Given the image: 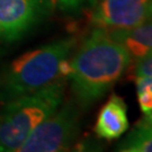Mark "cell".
<instances>
[{
    "mask_svg": "<svg viewBox=\"0 0 152 152\" xmlns=\"http://www.w3.org/2000/svg\"><path fill=\"white\" fill-rule=\"evenodd\" d=\"M131 61L129 51L107 29H94L70 60L68 78L79 106L89 107L105 96L124 75Z\"/></svg>",
    "mask_w": 152,
    "mask_h": 152,
    "instance_id": "6da1fadb",
    "label": "cell"
},
{
    "mask_svg": "<svg viewBox=\"0 0 152 152\" xmlns=\"http://www.w3.org/2000/svg\"><path fill=\"white\" fill-rule=\"evenodd\" d=\"M110 36L129 51L132 58H140L152 50V18L126 29L108 31Z\"/></svg>",
    "mask_w": 152,
    "mask_h": 152,
    "instance_id": "ba28073f",
    "label": "cell"
},
{
    "mask_svg": "<svg viewBox=\"0 0 152 152\" xmlns=\"http://www.w3.org/2000/svg\"><path fill=\"white\" fill-rule=\"evenodd\" d=\"M129 130L127 107L123 98L112 95L100 108L95 124V133L104 140L120 139Z\"/></svg>",
    "mask_w": 152,
    "mask_h": 152,
    "instance_id": "52a82bcc",
    "label": "cell"
},
{
    "mask_svg": "<svg viewBox=\"0 0 152 152\" xmlns=\"http://www.w3.org/2000/svg\"><path fill=\"white\" fill-rule=\"evenodd\" d=\"M152 18V0H102L94 6L90 22L107 31L126 29Z\"/></svg>",
    "mask_w": 152,
    "mask_h": 152,
    "instance_id": "5b68a950",
    "label": "cell"
},
{
    "mask_svg": "<svg viewBox=\"0 0 152 152\" xmlns=\"http://www.w3.org/2000/svg\"><path fill=\"white\" fill-rule=\"evenodd\" d=\"M137 102L140 105L142 113L144 115L152 112V91L145 88H137Z\"/></svg>",
    "mask_w": 152,
    "mask_h": 152,
    "instance_id": "7c38bea8",
    "label": "cell"
},
{
    "mask_svg": "<svg viewBox=\"0 0 152 152\" xmlns=\"http://www.w3.org/2000/svg\"><path fill=\"white\" fill-rule=\"evenodd\" d=\"M51 4L66 14L76 15L88 8H92L97 0H50Z\"/></svg>",
    "mask_w": 152,
    "mask_h": 152,
    "instance_id": "30bf717a",
    "label": "cell"
},
{
    "mask_svg": "<svg viewBox=\"0 0 152 152\" xmlns=\"http://www.w3.org/2000/svg\"><path fill=\"white\" fill-rule=\"evenodd\" d=\"M75 45V38H63L17 58L5 77L1 97L10 100L64 80L70 75L69 56Z\"/></svg>",
    "mask_w": 152,
    "mask_h": 152,
    "instance_id": "7a4b0ae2",
    "label": "cell"
},
{
    "mask_svg": "<svg viewBox=\"0 0 152 152\" xmlns=\"http://www.w3.org/2000/svg\"><path fill=\"white\" fill-rule=\"evenodd\" d=\"M134 76L152 77V50L136 59L134 64Z\"/></svg>",
    "mask_w": 152,
    "mask_h": 152,
    "instance_id": "8fae6325",
    "label": "cell"
},
{
    "mask_svg": "<svg viewBox=\"0 0 152 152\" xmlns=\"http://www.w3.org/2000/svg\"><path fill=\"white\" fill-rule=\"evenodd\" d=\"M142 120L144 121V122H147L148 124H150V125H152V112L150 113V114H148V115H145Z\"/></svg>",
    "mask_w": 152,
    "mask_h": 152,
    "instance_id": "4fadbf2b",
    "label": "cell"
},
{
    "mask_svg": "<svg viewBox=\"0 0 152 152\" xmlns=\"http://www.w3.org/2000/svg\"><path fill=\"white\" fill-rule=\"evenodd\" d=\"M64 80L10 99L0 114V151H18L33 131L63 103Z\"/></svg>",
    "mask_w": 152,
    "mask_h": 152,
    "instance_id": "3957f363",
    "label": "cell"
},
{
    "mask_svg": "<svg viewBox=\"0 0 152 152\" xmlns=\"http://www.w3.org/2000/svg\"><path fill=\"white\" fill-rule=\"evenodd\" d=\"M121 152H152V125L141 120L117 145Z\"/></svg>",
    "mask_w": 152,
    "mask_h": 152,
    "instance_id": "9c48e42d",
    "label": "cell"
},
{
    "mask_svg": "<svg viewBox=\"0 0 152 152\" xmlns=\"http://www.w3.org/2000/svg\"><path fill=\"white\" fill-rule=\"evenodd\" d=\"M79 108L75 103L60 106L31 133L19 152H59L69 150L79 132Z\"/></svg>",
    "mask_w": 152,
    "mask_h": 152,
    "instance_id": "277c9868",
    "label": "cell"
},
{
    "mask_svg": "<svg viewBox=\"0 0 152 152\" xmlns=\"http://www.w3.org/2000/svg\"><path fill=\"white\" fill-rule=\"evenodd\" d=\"M50 0H0V39L23 37L49 12Z\"/></svg>",
    "mask_w": 152,
    "mask_h": 152,
    "instance_id": "8992f818",
    "label": "cell"
}]
</instances>
